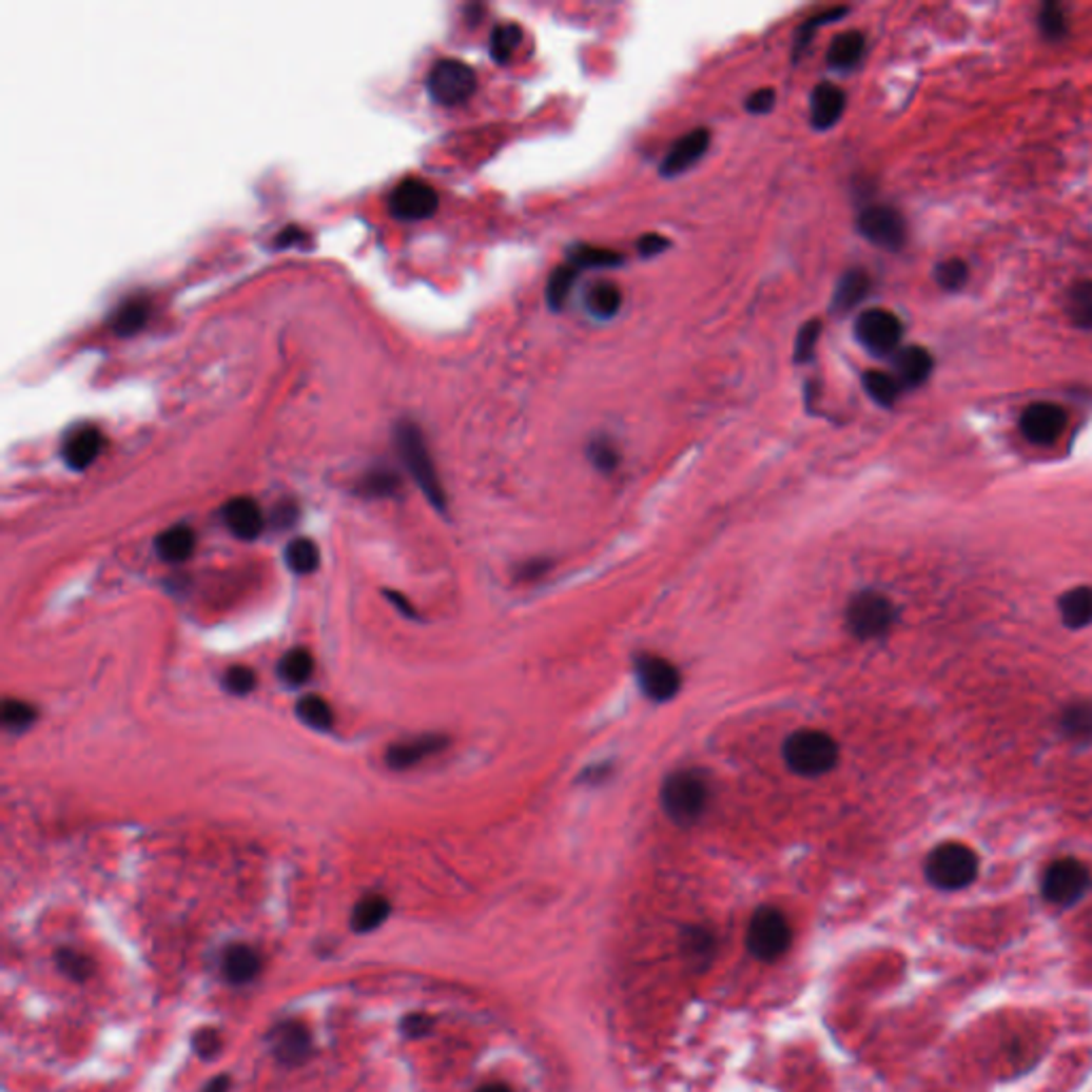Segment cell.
Wrapping results in <instances>:
<instances>
[{
    "mask_svg": "<svg viewBox=\"0 0 1092 1092\" xmlns=\"http://www.w3.org/2000/svg\"><path fill=\"white\" fill-rule=\"evenodd\" d=\"M476 1092H510V1088L504 1084H487V1086H481Z\"/></svg>",
    "mask_w": 1092,
    "mask_h": 1092,
    "instance_id": "obj_56",
    "label": "cell"
},
{
    "mask_svg": "<svg viewBox=\"0 0 1092 1092\" xmlns=\"http://www.w3.org/2000/svg\"><path fill=\"white\" fill-rule=\"evenodd\" d=\"M229 1086H231V1077L229 1075H220L216 1079H212L203 1092H229Z\"/></svg>",
    "mask_w": 1092,
    "mask_h": 1092,
    "instance_id": "obj_54",
    "label": "cell"
},
{
    "mask_svg": "<svg viewBox=\"0 0 1092 1092\" xmlns=\"http://www.w3.org/2000/svg\"><path fill=\"white\" fill-rule=\"evenodd\" d=\"M431 1018L427 1014H412L402 1020V1031L406 1037H423L431 1031Z\"/></svg>",
    "mask_w": 1092,
    "mask_h": 1092,
    "instance_id": "obj_49",
    "label": "cell"
},
{
    "mask_svg": "<svg viewBox=\"0 0 1092 1092\" xmlns=\"http://www.w3.org/2000/svg\"><path fill=\"white\" fill-rule=\"evenodd\" d=\"M819 333H822V323L819 320H808L802 325V329L796 335V344H794V358L798 363H806L813 358Z\"/></svg>",
    "mask_w": 1092,
    "mask_h": 1092,
    "instance_id": "obj_43",
    "label": "cell"
},
{
    "mask_svg": "<svg viewBox=\"0 0 1092 1092\" xmlns=\"http://www.w3.org/2000/svg\"><path fill=\"white\" fill-rule=\"evenodd\" d=\"M1067 427V412L1062 406L1052 402H1035L1020 416L1022 435L1037 444L1050 446L1054 444Z\"/></svg>",
    "mask_w": 1092,
    "mask_h": 1092,
    "instance_id": "obj_13",
    "label": "cell"
},
{
    "mask_svg": "<svg viewBox=\"0 0 1092 1092\" xmlns=\"http://www.w3.org/2000/svg\"><path fill=\"white\" fill-rule=\"evenodd\" d=\"M668 248H670V239L664 237V235H658V233H649V235H643L639 239V252L643 256H647V258L649 256H658V254H662Z\"/></svg>",
    "mask_w": 1092,
    "mask_h": 1092,
    "instance_id": "obj_50",
    "label": "cell"
},
{
    "mask_svg": "<svg viewBox=\"0 0 1092 1092\" xmlns=\"http://www.w3.org/2000/svg\"><path fill=\"white\" fill-rule=\"evenodd\" d=\"M587 457L591 460V464L600 470V472H615L619 462H621V454H619V448L608 440V437H596L589 442L587 446Z\"/></svg>",
    "mask_w": 1092,
    "mask_h": 1092,
    "instance_id": "obj_39",
    "label": "cell"
},
{
    "mask_svg": "<svg viewBox=\"0 0 1092 1092\" xmlns=\"http://www.w3.org/2000/svg\"><path fill=\"white\" fill-rule=\"evenodd\" d=\"M273 1054L287 1067H297L308 1060L312 1050L310 1031L301 1022H285L271 1037Z\"/></svg>",
    "mask_w": 1092,
    "mask_h": 1092,
    "instance_id": "obj_17",
    "label": "cell"
},
{
    "mask_svg": "<svg viewBox=\"0 0 1092 1092\" xmlns=\"http://www.w3.org/2000/svg\"><path fill=\"white\" fill-rule=\"evenodd\" d=\"M399 487V479L389 470H374L363 481V491L372 498H387L393 495Z\"/></svg>",
    "mask_w": 1092,
    "mask_h": 1092,
    "instance_id": "obj_44",
    "label": "cell"
},
{
    "mask_svg": "<svg viewBox=\"0 0 1092 1092\" xmlns=\"http://www.w3.org/2000/svg\"><path fill=\"white\" fill-rule=\"evenodd\" d=\"M1065 312L1073 327L1092 329V280H1079L1067 291Z\"/></svg>",
    "mask_w": 1092,
    "mask_h": 1092,
    "instance_id": "obj_30",
    "label": "cell"
},
{
    "mask_svg": "<svg viewBox=\"0 0 1092 1092\" xmlns=\"http://www.w3.org/2000/svg\"><path fill=\"white\" fill-rule=\"evenodd\" d=\"M437 206L440 197L435 189L418 177H406L404 181H399L389 199L391 214L404 222L427 220L435 214Z\"/></svg>",
    "mask_w": 1092,
    "mask_h": 1092,
    "instance_id": "obj_11",
    "label": "cell"
},
{
    "mask_svg": "<svg viewBox=\"0 0 1092 1092\" xmlns=\"http://www.w3.org/2000/svg\"><path fill=\"white\" fill-rule=\"evenodd\" d=\"M197 546V535L189 525H175L162 531L156 540V551L164 562L181 564L187 562Z\"/></svg>",
    "mask_w": 1092,
    "mask_h": 1092,
    "instance_id": "obj_22",
    "label": "cell"
},
{
    "mask_svg": "<svg viewBox=\"0 0 1092 1092\" xmlns=\"http://www.w3.org/2000/svg\"><path fill=\"white\" fill-rule=\"evenodd\" d=\"M871 291V278L864 269H852L839 280L835 295H833V310L835 312H850L858 304L866 299Z\"/></svg>",
    "mask_w": 1092,
    "mask_h": 1092,
    "instance_id": "obj_24",
    "label": "cell"
},
{
    "mask_svg": "<svg viewBox=\"0 0 1092 1092\" xmlns=\"http://www.w3.org/2000/svg\"><path fill=\"white\" fill-rule=\"evenodd\" d=\"M297 715L299 719L314 727V730H329L333 725V710L327 700L318 696H306L297 702Z\"/></svg>",
    "mask_w": 1092,
    "mask_h": 1092,
    "instance_id": "obj_37",
    "label": "cell"
},
{
    "mask_svg": "<svg viewBox=\"0 0 1092 1092\" xmlns=\"http://www.w3.org/2000/svg\"><path fill=\"white\" fill-rule=\"evenodd\" d=\"M258 971H260V956L254 948L235 943L225 950L222 973L231 983H235V986L248 983L258 975Z\"/></svg>",
    "mask_w": 1092,
    "mask_h": 1092,
    "instance_id": "obj_21",
    "label": "cell"
},
{
    "mask_svg": "<svg viewBox=\"0 0 1092 1092\" xmlns=\"http://www.w3.org/2000/svg\"><path fill=\"white\" fill-rule=\"evenodd\" d=\"M792 943V931L785 916L775 906H762L754 914L747 931L749 952L764 962H773L785 954Z\"/></svg>",
    "mask_w": 1092,
    "mask_h": 1092,
    "instance_id": "obj_8",
    "label": "cell"
},
{
    "mask_svg": "<svg viewBox=\"0 0 1092 1092\" xmlns=\"http://www.w3.org/2000/svg\"><path fill=\"white\" fill-rule=\"evenodd\" d=\"M847 12H850L847 7H835V9H828V12H824V14H819V16L808 18V20L800 26V31H798V45H796V52H802V47L813 39V33H815L819 26H824V24H831V22L841 20Z\"/></svg>",
    "mask_w": 1092,
    "mask_h": 1092,
    "instance_id": "obj_45",
    "label": "cell"
},
{
    "mask_svg": "<svg viewBox=\"0 0 1092 1092\" xmlns=\"http://www.w3.org/2000/svg\"><path fill=\"white\" fill-rule=\"evenodd\" d=\"M621 301H623V297H621L619 287L608 280L593 282L585 293L587 312L600 320H608V318L617 316L621 310Z\"/></svg>",
    "mask_w": 1092,
    "mask_h": 1092,
    "instance_id": "obj_29",
    "label": "cell"
},
{
    "mask_svg": "<svg viewBox=\"0 0 1092 1092\" xmlns=\"http://www.w3.org/2000/svg\"><path fill=\"white\" fill-rule=\"evenodd\" d=\"M856 339L875 356L896 354L902 339V323L896 314L883 308H873L856 318Z\"/></svg>",
    "mask_w": 1092,
    "mask_h": 1092,
    "instance_id": "obj_9",
    "label": "cell"
},
{
    "mask_svg": "<svg viewBox=\"0 0 1092 1092\" xmlns=\"http://www.w3.org/2000/svg\"><path fill=\"white\" fill-rule=\"evenodd\" d=\"M287 564L297 572V574H310L318 568L320 564V553H318V546L308 540V538H299V540H293L289 546H287Z\"/></svg>",
    "mask_w": 1092,
    "mask_h": 1092,
    "instance_id": "obj_36",
    "label": "cell"
},
{
    "mask_svg": "<svg viewBox=\"0 0 1092 1092\" xmlns=\"http://www.w3.org/2000/svg\"><path fill=\"white\" fill-rule=\"evenodd\" d=\"M636 677L647 698L654 702H666L677 696L681 687L679 668L662 656H639L636 658Z\"/></svg>",
    "mask_w": 1092,
    "mask_h": 1092,
    "instance_id": "obj_12",
    "label": "cell"
},
{
    "mask_svg": "<svg viewBox=\"0 0 1092 1092\" xmlns=\"http://www.w3.org/2000/svg\"><path fill=\"white\" fill-rule=\"evenodd\" d=\"M937 285L948 293H958L969 282V267L962 258H948L935 269Z\"/></svg>",
    "mask_w": 1092,
    "mask_h": 1092,
    "instance_id": "obj_38",
    "label": "cell"
},
{
    "mask_svg": "<svg viewBox=\"0 0 1092 1092\" xmlns=\"http://www.w3.org/2000/svg\"><path fill=\"white\" fill-rule=\"evenodd\" d=\"M1037 22H1039L1041 35L1050 41H1058L1067 35V18H1065L1062 9L1054 3H1048L1041 7Z\"/></svg>",
    "mask_w": 1092,
    "mask_h": 1092,
    "instance_id": "obj_41",
    "label": "cell"
},
{
    "mask_svg": "<svg viewBox=\"0 0 1092 1092\" xmlns=\"http://www.w3.org/2000/svg\"><path fill=\"white\" fill-rule=\"evenodd\" d=\"M1060 619L1071 629H1081L1092 625V587H1075L1069 589L1058 600Z\"/></svg>",
    "mask_w": 1092,
    "mask_h": 1092,
    "instance_id": "obj_25",
    "label": "cell"
},
{
    "mask_svg": "<svg viewBox=\"0 0 1092 1092\" xmlns=\"http://www.w3.org/2000/svg\"><path fill=\"white\" fill-rule=\"evenodd\" d=\"M708 145H710V133L706 129H694V131L685 133L679 141H675V145L664 156V160L660 164V173L664 177H675V175L685 173L689 167H694L704 156Z\"/></svg>",
    "mask_w": 1092,
    "mask_h": 1092,
    "instance_id": "obj_14",
    "label": "cell"
},
{
    "mask_svg": "<svg viewBox=\"0 0 1092 1092\" xmlns=\"http://www.w3.org/2000/svg\"><path fill=\"white\" fill-rule=\"evenodd\" d=\"M193 1046H195V1052L203 1058H212L220 1052L222 1048V1039H220V1033L216 1029H201L195 1033L193 1037Z\"/></svg>",
    "mask_w": 1092,
    "mask_h": 1092,
    "instance_id": "obj_47",
    "label": "cell"
},
{
    "mask_svg": "<svg viewBox=\"0 0 1092 1092\" xmlns=\"http://www.w3.org/2000/svg\"><path fill=\"white\" fill-rule=\"evenodd\" d=\"M35 719H37V710L26 702L7 700L3 706V723L7 730H14V733L26 730Z\"/></svg>",
    "mask_w": 1092,
    "mask_h": 1092,
    "instance_id": "obj_42",
    "label": "cell"
},
{
    "mask_svg": "<svg viewBox=\"0 0 1092 1092\" xmlns=\"http://www.w3.org/2000/svg\"><path fill=\"white\" fill-rule=\"evenodd\" d=\"M150 318V301L145 297H131L116 308L110 318V327L116 335L131 337L139 333Z\"/></svg>",
    "mask_w": 1092,
    "mask_h": 1092,
    "instance_id": "obj_27",
    "label": "cell"
},
{
    "mask_svg": "<svg viewBox=\"0 0 1092 1092\" xmlns=\"http://www.w3.org/2000/svg\"><path fill=\"white\" fill-rule=\"evenodd\" d=\"M847 627L860 641H877L892 629L896 621L894 604L877 591H860L847 606Z\"/></svg>",
    "mask_w": 1092,
    "mask_h": 1092,
    "instance_id": "obj_6",
    "label": "cell"
},
{
    "mask_svg": "<svg viewBox=\"0 0 1092 1092\" xmlns=\"http://www.w3.org/2000/svg\"><path fill=\"white\" fill-rule=\"evenodd\" d=\"M845 112V93L835 83H819L811 95V124L817 131L833 129Z\"/></svg>",
    "mask_w": 1092,
    "mask_h": 1092,
    "instance_id": "obj_18",
    "label": "cell"
},
{
    "mask_svg": "<svg viewBox=\"0 0 1092 1092\" xmlns=\"http://www.w3.org/2000/svg\"><path fill=\"white\" fill-rule=\"evenodd\" d=\"M225 525L239 540L256 538L265 527V516L260 506L252 498H235L222 510Z\"/></svg>",
    "mask_w": 1092,
    "mask_h": 1092,
    "instance_id": "obj_19",
    "label": "cell"
},
{
    "mask_svg": "<svg viewBox=\"0 0 1092 1092\" xmlns=\"http://www.w3.org/2000/svg\"><path fill=\"white\" fill-rule=\"evenodd\" d=\"M783 758L800 777H822L839 762V745L822 730H798L783 745Z\"/></svg>",
    "mask_w": 1092,
    "mask_h": 1092,
    "instance_id": "obj_1",
    "label": "cell"
},
{
    "mask_svg": "<svg viewBox=\"0 0 1092 1092\" xmlns=\"http://www.w3.org/2000/svg\"><path fill=\"white\" fill-rule=\"evenodd\" d=\"M621 262H623V256L608 248L579 243L570 250V265H574L577 269H604V267L608 269V267H617Z\"/></svg>",
    "mask_w": 1092,
    "mask_h": 1092,
    "instance_id": "obj_32",
    "label": "cell"
},
{
    "mask_svg": "<svg viewBox=\"0 0 1092 1092\" xmlns=\"http://www.w3.org/2000/svg\"><path fill=\"white\" fill-rule=\"evenodd\" d=\"M479 85L476 71L457 60V58H444L437 60L429 75H427V93L437 105H460L466 103Z\"/></svg>",
    "mask_w": 1092,
    "mask_h": 1092,
    "instance_id": "obj_5",
    "label": "cell"
},
{
    "mask_svg": "<svg viewBox=\"0 0 1092 1092\" xmlns=\"http://www.w3.org/2000/svg\"><path fill=\"white\" fill-rule=\"evenodd\" d=\"M858 231L877 248L896 252L906 241V225L898 210L890 206H869L858 216Z\"/></svg>",
    "mask_w": 1092,
    "mask_h": 1092,
    "instance_id": "obj_10",
    "label": "cell"
},
{
    "mask_svg": "<svg viewBox=\"0 0 1092 1092\" xmlns=\"http://www.w3.org/2000/svg\"><path fill=\"white\" fill-rule=\"evenodd\" d=\"M391 914V902L381 894H370L356 902L350 924L356 933L376 931Z\"/></svg>",
    "mask_w": 1092,
    "mask_h": 1092,
    "instance_id": "obj_28",
    "label": "cell"
},
{
    "mask_svg": "<svg viewBox=\"0 0 1092 1092\" xmlns=\"http://www.w3.org/2000/svg\"><path fill=\"white\" fill-rule=\"evenodd\" d=\"M523 41V31L521 26L516 24H500L493 28L491 33V41H489V52H491V58L500 64H506L510 62V58L514 56L516 47L521 45Z\"/></svg>",
    "mask_w": 1092,
    "mask_h": 1092,
    "instance_id": "obj_35",
    "label": "cell"
},
{
    "mask_svg": "<svg viewBox=\"0 0 1092 1092\" xmlns=\"http://www.w3.org/2000/svg\"><path fill=\"white\" fill-rule=\"evenodd\" d=\"M577 276H579V269L570 262L566 265H560L549 278V285H546V301H549V308L560 312L577 282Z\"/></svg>",
    "mask_w": 1092,
    "mask_h": 1092,
    "instance_id": "obj_33",
    "label": "cell"
},
{
    "mask_svg": "<svg viewBox=\"0 0 1092 1092\" xmlns=\"http://www.w3.org/2000/svg\"><path fill=\"white\" fill-rule=\"evenodd\" d=\"M862 385H864L866 395L881 408H892L902 393L900 383L894 378V374H888V372L871 370L862 376Z\"/></svg>",
    "mask_w": 1092,
    "mask_h": 1092,
    "instance_id": "obj_31",
    "label": "cell"
},
{
    "mask_svg": "<svg viewBox=\"0 0 1092 1092\" xmlns=\"http://www.w3.org/2000/svg\"><path fill=\"white\" fill-rule=\"evenodd\" d=\"M933 354L922 346H904L894 354V378L902 389H918L933 374Z\"/></svg>",
    "mask_w": 1092,
    "mask_h": 1092,
    "instance_id": "obj_15",
    "label": "cell"
},
{
    "mask_svg": "<svg viewBox=\"0 0 1092 1092\" xmlns=\"http://www.w3.org/2000/svg\"><path fill=\"white\" fill-rule=\"evenodd\" d=\"M446 745H448V739L442 735H423V737L393 745L387 754V762L395 771H406V768L421 764L429 756H435Z\"/></svg>",
    "mask_w": 1092,
    "mask_h": 1092,
    "instance_id": "obj_20",
    "label": "cell"
},
{
    "mask_svg": "<svg viewBox=\"0 0 1092 1092\" xmlns=\"http://www.w3.org/2000/svg\"><path fill=\"white\" fill-rule=\"evenodd\" d=\"M397 448H399V454H402L406 468L414 476L416 485L423 489L425 498L437 510H444L446 508V495H444L442 483L437 479L433 460H431L429 448L425 444V437H423L421 429L416 425H412V423L399 425V429H397Z\"/></svg>",
    "mask_w": 1092,
    "mask_h": 1092,
    "instance_id": "obj_3",
    "label": "cell"
},
{
    "mask_svg": "<svg viewBox=\"0 0 1092 1092\" xmlns=\"http://www.w3.org/2000/svg\"><path fill=\"white\" fill-rule=\"evenodd\" d=\"M662 804L672 822L681 826L694 824L708 804V783L696 771L672 773L662 787Z\"/></svg>",
    "mask_w": 1092,
    "mask_h": 1092,
    "instance_id": "obj_2",
    "label": "cell"
},
{
    "mask_svg": "<svg viewBox=\"0 0 1092 1092\" xmlns=\"http://www.w3.org/2000/svg\"><path fill=\"white\" fill-rule=\"evenodd\" d=\"M977 854L962 843H943L927 860V877L939 890H962L977 877Z\"/></svg>",
    "mask_w": 1092,
    "mask_h": 1092,
    "instance_id": "obj_4",
    "label": "cell"
},
{
    "mask_svg": "<svg viewBox=\"0 0 1092 1092\" xmlns=\"http://www.w3.org/2000/svg\"><path fill=\"white\" fill-rule=\"evenodd\" d=\"M295 519H297V508H295V504H291V502H282V504L276 508V512H273V516H271L273 525L280 527V529L291 527V525L295 523Z\"/></svg>",
    "mask_w": 1092,
    "mask_h": 1092,
    "instance_id": "obj_51",
    "label": "cell"
},
{
    "mask_svg": "<svg viewBox=\"0 0 1092 1092\" xmlns=\"http://www.w3.org/2000/svg\"><path fill=\"white\" fill-rule=\"evenodd\" d=\"M864 50H866V39L862 33L858 31H847V33H841L837 35L833 41H831V47H828V64L833 69H839V71H850L854 69L862 56H864Z\"/></svg>",
    "mask_w": 1092,
    "mask_h": 1092,
    "instance_id": "obj_26",
    "label": "cell"
},
{
    "mask_svg": "<svg viewBox=\"0 0 1092 1092\" xmlns=\"http://www.w3.org/2000/svg\"><path fill=\"white\" fill-rule=\"evenodd\" d=\"M225 685H227V689H229L231 694H235V696H246V694H250V691L254 689V685H256V677H254V672H252L250 668H246V666H233V668L227 672V677H225Z\"/></svg>",
    "mask_w": 1092,
    "mask_h": 1092,
    "instance_id": "obj_46",
    "label": "cell"
},
{
    "mask_svg": "<svg viewBox=\"0 0 1092 1092\" xmlns=\"http://www.w3.org/2000/svg\"><path fill=\"white\" fill-rule=\"evenodd\" d=\"M387 596H389V600H391V602H393V604H395L404 615L414 617V608H412V604H410L404 596H399V593H395V591H393V593H387Z\"/></svg>",
    "mask_w": 1092,
    "mask_h": 1092,
    "instance_id": "obj_55",
    "label": "cell"
},
{
    "mask_svg": "<svg viewBox=\"0 0 1092 1092\" xmlns=\"http://www.w3.org/2000/svg\"><path fill=\"white\" fill-rule=\"evenodd\" d=\"M1060 730L1073 743H1092V700L1071 702L1060 715Z\"/></svg>",
    "mask_w": 1092,
    "mask_h": 1092,
    "instance_id": "obj_23",
    "label": "cell"
},
{
    "mask_svg": "<svg viewBox=\"0 0 1092 1092\" xmlns=\"http://www.w3.org/2000/svg\"><path fill=\"white\" fill-rule=\"evenodd\" d=\"M56 962H58V969L75 981H85L90 975L95 973L93 958H87L85 954L75 952V950H60L56 954Z\"/></svg>",
    "mask_w": 1092,
    "mask_h": 1092,
    "instance_id": "obj_40",
    "label": "cell"
},
{
    "mask_svg": "<svg viewBox=\"0 0 1092 1092\" xmlns=\"http://www.w3.org/2000/svg\"><path fill=\"white\" fill-rule=\"evenodd\" d=\"M103 448V433L93 427H77L73 429L64 444H62V457L69 468L73 470H85L95 464V460L101 454Z\"/></svg>",
    "mask_w": 1092,
    "mask_h": 1092,
    "instance_id": "obj_16",
    "label": "cell"
},
{
    "mask_svg": "<svg viewBox=\"0 0 1092 1092\" xmlns=\"http://www.w3.org/2000/svg\"><path fill=\"white\" fill-rule=\"evenodd\" d=\"M1092 885L1090 871L1075 858H1062L1052 862L1041 881L1044 898L1056 906H1073L1079 902Z\"/></svg>",
    "mask_w": 1092,
    "mask_h": 1092,
    "instance_id": "obj_7",
    "label": "cell"
},
{
    "mask_svg": "<svg viewBox=\"0 0 1092 1092\" xmlns=\"http://www.w3.org/2000/svg\"><path fill=\"white\" fill-rule=\"evenodd\" d=\"M549 568H551V564L546 562V560H533V562H527L525 566H521V570H519V579H523V581H535V579H540V577H544L546 572H549Z\"/></svg>",
    "mask_w": 1092,
    "mask_h": 1092,
    "instance_id": "obj_52",
    "label": "cell"
},
{
    "mask_svg": "<svg viewBox=\"0 0 1092 1092\" xmlns=\"http://www.w3.org/2000/svg\"><path fill=\"white\" fill-rule=\"evenodd\" d=\"M777 103V95L773 87H760L756 90V93H752L745 101V108L752 112V114H768Z\"/></svg>",
    "mask_w": 1092,
    "mask_h": 1092,
    "instance_id": "obj_48",
    "label": "cell"
},
{
    "mask_svg": "<svg viewBox=\"0 0 1092 1092\" xmlns=\"http://www.w3.org/2000/svg\"><path fill=\"white\" fill-rule=\"evenodd\" d=\"M306 233L299 229V227H287L278 237H276V246L278 248H289V246H295L299 241H306Z\"/></svg>",
    "mask_w": 1092,
    "mask_h": 1092,
    "instance_id": "obj_53",
    "label": "cell"
},
{
    "mask_svg": "<svg viewBox=\"0 0 1092 1092\" xmlns=\"http://www.w3.org/2000/svg\"><path fill=\"white\" fill-rule=\"evenodd\" d=\"M278 672L285 683L295 685V687L304 685L310 681V677L314 672V658L306 649H293L282 658Z\"/></svg>",
    "mask_w": 1092,
    "mask_h": 1092,
    "instance_id": "obj_34",
    "label": "cell"
}]
</instances>
